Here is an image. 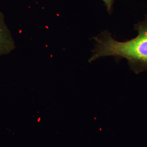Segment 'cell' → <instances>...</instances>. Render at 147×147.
<instances>
[{
    "instance_id": "cell-3",
    "label": "cell",
    "mask_w": 147,
    "mask_h": 147,
    "mask_svg": "<svg viewBox=\"0 0 147 147\" xmlns=\"http://www.w3.org/2000/svg\"><path fill=\"white\" fill-rule=\"evenodd\" d=\"M105 3V6L107 8L108 13L111 14L113 10V6L114 0H102Z\"/></svg>"
},
{
    "instance_id": "cell-1",
    "label": "cell",
    "mask_w": 147,
    "mask_h": 147,
    "mask_svg": "<svg viewBox=\"0 0 147 147\" xmlns=\"http://www.w3.org/2000/svg\"><path fill=\"white\" fill-rule=\"evenodd\" d=\"M134 28L138 35L124 42L117 41L107 31L93 37L95 47L89 61L113 56L118 59H126L131 70L137 74L147 70V15L144 21L134 25Z\"/></svg>"
},
{
    "instance_id": "cell-2",
    "label": "cell",
    "mask_w": 147,
    "mask_h": 147,
    "mask_svg": "<svg viewBox=\"0 0 147 147\" xmlns=\"http://www.w3.org/2000/svg\"><path fill=\"white\" fill-rule=\"evenodd\" d=\"M15 48V43L5 24L4 16L0 12V56L8 55Z\"/></svg>"
}]
</instances>
